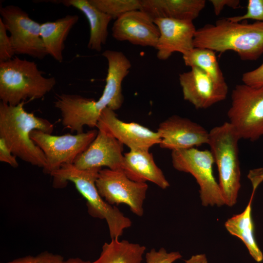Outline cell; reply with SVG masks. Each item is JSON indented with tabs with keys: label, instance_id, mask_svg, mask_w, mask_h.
Wrapping results in <instances>:
<instances>
[{
	"label": "cell",
	"instance_id": "cell-1",
	"mask_svg": "<svg viewBox=\"0 0 263 263\" xmlns=\"http://www.w3.org/2000/svg\"><path fill=\"white\" fill-rule=\"evenodd\" d=\"M194 47L223 53L236 52L244 61H255L263 54V21L233 22L227 18L196 30Z\"/></svg>",
	"mask_w": 263,
	"mask_h": 263
},
{
	"label": "cell",
	"instance_id": "cell-2",
	"mask_svg": "<svg viewBox=\"0 0 263 263\" xmlns=\"http://www.w3.org/2000/svg\"><path fill=\"white\" fill-rule=\"evenodd\" d=\"M24 102L16 106L0 103V138L12 153L22 160L43 169L46 165L44 153L31 139L35 130L52 134L54 125L49 120L26 112Z\"/></svg>",
	"mask_w": 263,
	"mask_h": 263
},
{
	"label": "cell",
	"instance_id": "cell-3",
	"mask_svg": "<svg viewBox=\"0 0 263 263\" xmlns=\"http://www.w3.org/2000/svg\"><path fill=\"white\" fill-rule=\"evenodd\" d=\"M101 169L81 170L73 164H66L50 175L53 177V186L56 188H64L68 182H72L86 200L89 214L94 218L105 220L111 239H119L132 223L117 207L108 204L99 194L95 182Z\"/></svg>",
	"mask_w": 263,
	"mask_h": 263
},
{
	"label": "cell",
	"instance_id": "cell-4",
	"mask_svg": "<svg viewBox=\"0 0 263 263\" xmlns=\"http://www.w3.org/2000/svg\"><path fill=\"white\" fill-rule=\"evenodd\" d=\"M56 84L54 77H46L34 61L15 56L0 62V99L16 106L27 99H38Z\"/></svg>",
	"mask_w": 263,
	"mask_h": 263
},
{
	"label": "cell",
	"instance_id": "cell-5",
	"mask_svg": "<svg viewBox=\"0 0 263 263\" xmlns=\"http://www.w3.org/2000/svg\"><path fill=\"white\" fill-rule=\"evenodd\" d=\"M238 134L228 122L209 132L208 145L219 173V184L225 205L233 207L241 188Z\"/></svg>",
	"mask_w": 263,
	"mask_h": 263
},
{
	"label": "cell",
	"instance_id": "cell-6",
	"mask_svg": "<svg viewBox=\"0 0 263 263\" xmlns=\"http://www.w3.org/2000/svg\"><path fill=\"white\" fill-rule=\"evenodd\" d=\"M227 115L241 139L254 141L263 136V86L237 85Z\"/></svg>",
	"mask_w": 263,
	"mask_h": 263
},
{
	"label": "cell",
	"instance_id": "cell-7",
	"mask_svg": "<svg viewBox=\"0 0 263 263\" xmlns=\"http://www.w3.org/2000/svg\"><path fill=\"white\" fill-rule=\"evenodd\" d=\"M173 168L189 173L196 179L200 187V196L204 207H221L225 202L219 184L213 172L214 160L210 150L196 148L171 152Z\"/></svg>",
	"mask_w": 263,
	"mask_h": 263
},
{
	"label": "cell",
	"instance_id": "cell-8",
	"mask_svg": "<svg viewBox=\"0 0 263 263\" xmlns=\"http://www.w3.org/2000/svg\"><path fill=\"white\" fill-rule=\"evenodd\" d=\"M97 133L98 130L94 129L75 135L68 133L54 135L35 130L31 132L30 137L45 154L46 165L43 169V172L50 175L64 164H73L77 157L94 140Z\"/></svg>",
	"mask_w": 263,
	"mask_h": 263
},
{
	"label": "cell",
	"instance_id": "cell-9",
	"mask_svg": "<svg viewBox=\"0 0 263 263\" xmlns=\"http://www.w3.org/2000/svg\"><path fill=\"white\" fill-rule=\"evenodd\" d=\"M0 18L8 32L16 55L43 59L48 54L40 35V24L18 6L0 7Z\"/></svg>",
	"mask_w": 263,
	"mask_h": 263
},
{
	"label": "cell",
	"instance_id": "cell-10",
	"mask_svg": "<svg viewBox=\"0 0 263 263\" xmlns=\"http://www.w3.org/2000/svg\"><path fill=\"white\" fill-rule=\"evenodd\" d=\"M95 185L100 196L111 205H127L138 216L144 214L143 204L148 186L129 179L122 170L101 169Z\"/></svg>",
	"mask_w": 263,
	"mask_h": 263
},
{
	"label": "cell",
	"instance_id": "cell-11",
	"mask_svg": "<svg viewBox=\"0 0 263 263\" xmlns=\"http://www.w3.org/2000/svg\"><path fill=\"white\" fill-rule=\"evenodd\" d=\"M184 100L197 109H206L225 100L228 93L225 81H219L196 67L179 75Z\"/></svg>",
	"mask_w": 263,
	"mask_h": 263
},
{
	"label": "cell",
	"instance_id": "cell-12",
	"mask_svg": "<svg viewBox=\"0 0 263 263\" xmlns=\"http://www.w3.org/2000/svg\"><path fill=\"white\" fill-rule=\"evenodd\" d=\"M96 128L110 134L130 150H147L159 144L161 138L154 132L139 124L119 119L114 111L105 108L101 113Z\"/></svg>",
	"mask_w": 263,
	"mask_h": 263
},
{
	"label": "cell",
	"instance_id": "cell-13",
	"mask_svg": "<svg viewBox=\"0 0 263 263\" xmlns=\"http://www.w3.org/2000/svg\"><path fill=\"white\" fill-rule=\"evenodd\" d=\"M163 149L171 151L187 150L208 144L209 132L200 124L179 115H173L158 126Z\"/></svg>",
	"mask_w": 263,
	"mask_h": 263
},
{
	"label": "cell",
	"instance_id": "cell-14",
	"mask_svg": "<svg viewBox=\"0 0 263 263\" xmlns=\"http://www.w3.org/2000/svg\"><path fill=\"white\" fill-rule=\"evenodd\" d=\"M112 31L118 41L155 49L160 36L153 20L141 10L128 12L115 19Z\"/></svg>",
	"mask_w": 263,
	"mask_h": 263
},
{
	"label": "cell",
	"instance_id": "cell-15",
	"mask_svg": "<svg viewBox=\"0 0 263 263\" xmlns=\"http://www.w3.org/2000/svg\"><path fill=\"white\" fill-rule=\"evenodd\" d=\"M123 145L106 132L98 130L94 140L79 155L73 164L81 170L101 169L122 170L124 154Z\"/></svg>",
	"mask_w": 263,
	"mask_h": 263
},
{
	"label": "cell",
	"instance_id": "cell-16",
	"mask_svg": "<svg viewBox=\"0 0 263 263\" xmlns=\"http://www.w3.org/2000/svg\"><path fill=\"white\" fill-rule=\"evenodd\" d=\"M153 21L160 33L155 48L159 59L167 60L175 52L183 55L194 48L193 40L197 29L193 21L167 18L157 19Z\"/></svg>",
	"mask_w": 263,
	"mask_h": 263
},
{
	"label": "cell",
	"instance_id": "cell-17",
	"mask_svg": "<svg viewBox=\"0 0 263 263\" xmlns=\"http://www.w3.org/2000/svg\"><path fill=\"white\" fill-rule=\"evenodd\" d=\"M102 56L107 61L108 69L106 84L99 98L107 108L115 111L120 109L123 103L122 83L129 73L132 64L120 51L107 50Z\"/></svg>",
	"mask_w": 263,
	"mask_h": 263
},
{
	"label": "cell",
	"instance_id": "cell-18",
	"mask_svg": "<svg viewBox=\"0 0 263 263\" xmlns=\"http://www.w3.org/2000/svg\"><path fill=\"white\" fill-rule=\"evenodd\" d=\"M122 170L133 181L151 182L162 189L169 187L168 181L149 150H130L124 153Z\"/></svg>",
	"mask_w": 263,
	"mask_h": 263
},
{
	"label": "cell",
	"instance_id": "cell-19",
	"mask_svg": "<svg viewBox=\"0 0 263 263\" xmlns=\"http://www.w3.org/2000/svg\"><path fill=\"white\" fill-rule=\"evenodd\" d=\"M205 0H141V10L153 20L167 18L193 21L205 8Z\"/></svg>",
	"mask_w": 263,
	"mask_h": 263
},
{
	"label": "cell",
	"instance_id": "cell-20",
	"mask_svg": "<svg viewBox=\"0 0 263 263\" xmlns=\"http://www.w3.org/2000/svg\"><path fill=\"white\" fill-rule=\"evenodd\" d=\"M56 3L75 7L85 16L90 29L87 46L91 50L100 52L107 41L108 26L113 19L111 17L94 7L89 0H63L56 1Z\"/></svg>",
	"mask_w": 263,
	"mask_h": 263
},
{
	"label": "cell",
	"instance_id": "cell-21",
	"mask_svg": "<svg viewBox=\"0 0 263 263\" xmlns=\"http://www.w3.org/2000/svg\"><path fill=\"white\" fill-rule=\"evenodd\" d=\"M78 19L76 15H67L55 21L40 24V35L47 53L59 62L63 60L64 42Z\"/></svg>",
	"mask_w": 263,
	"mask_h": 263
},
{
	"label": "cell",
	"instance_id": "cell-22",
	"mask_svg": "<svg viewBox=\"0 0 263 263\" xmlns=\"http://www.w3.org/2000/svg\"><path fill=\"white\" fill-rule=\"evenodd\" d=\"M256 189L253 188L250 200L244 210L227 219L225 226L230 234L243 241L252 258L260 263L263 261V254L255 239L251 216V205Z\"/></svg>",
	"mask_w": 263,
	"mask_h": 263
},
{
	"label": "cell",
	"instance_id": "cell-23",
	"mask_svg": "<svg viewBox=\"0 0 263 263\" xmlns=\"http://www.w3.org/2000/svg\"><path fill=\"white\" fill-rule=\"evenodd\" d=\"M146 247L126 240L105 243L98 258L93 263H141Z\"/></svg>",
	"mask_w": 263,
	"mask_h": 263
},
{
	"label": "cell",
	"instance_id": "cell-24",
	"mask_svg": "<svg viewBox=\"0 0 263 263\" xmlns=\"http://www.w3.org/2000/svg\"><path fill=\"white\" fill-rule=\"evenodd\" d=\"M186 66L196 67L219 81H225L215 52L205 48L194 47L183 55Z\"/></svg>",
	"mask_w": 263,
	"mask_h": 263
},
{
	"label": "cell",
	"instance_id": "cell-25",
	"mask_svg": "<svg viewBox=\"0 0 263 263\" xmlns=\"http://www.w3.org/2000/svg\"><path fill=\"white\" fill-rule=\"evenodd\" d=\"M89 1L114 19L128 12L141 9V0H89Z\"/></svg>",
	"mask_w": 263,
	"mask_h": 263
},
{
	"label": "cell",
	"instance_id": "cell-26",
	"mask_svg": "<svg viewBox=\"0 0 263 263\" xmlns=\"http://www.w3.org/2000/svg\"><path fill=\"white\" fill-rule=\"evenodd\" d=\"M233 22H239L246 19L263 21V0H248L246 12L241 16L227 18Z\"/></svg>",
	"mask_w": 263,
	"mask_h": 263
},
{
	"label": "cell",
	"instance_id": "cell-27",
	"mask_svg": "<svg viewBox=\"0 0 263 263\" xmlns=\"http://www.w3.org/2000/svg\"><path fill=\"white\" fill-rule=\"evenodd\" d=\"M182 258L179 252H168L164 248L158 251L155 249H151L146 254V263H173Z\"/></svg>",
	"mask_w": 263,
	"mask_h": 263
},
{
	"label": "cell",
	"instance_id": "cell-28",
	"mask_svg": "<svg viewBox=\"0 0 263 263\" xmlns=\"http://www.w3.org/2000/svg\"><path fill=\"white\" fill-rule=\"evenodd\" d=\"M63 261L62 256L45 251L36 256L17 258L7 263H63Z\"/></svg>",
	"mask_w": 263,
	"mask_h": 263
},
{
	"label": "cell",
	"instance_id": "cell-29",
	"mask_svg": "<svg viewBox=\"0 0 263 263\" xmlns=\"http://www.w3.org/2000/svg\"><path fill=\"white\" fill-rule=\"evenodd\" d=\"M7 31L1 19L0 18V62L12 59L15 55Z\"/></svg>",
	"mask_w": 263,
	"mask_h": 263
},
{
	"label": "cell",
	"instance_id": "cell-30",
	"mask_svg": "<svg viewBox=\"0 0 263 263\" xmlns=\"http://www.w3.org/2000/svg\"><path fill=\"white\" fill-rule=\"evenodd\" d=\"M242 80L244 84L250 86H263V62L256 69L244 73Z\"/></svg>",
	"mask_w": 263,
	"mask_h": 263
},
{
	"label": "cell",
	"instance_id": "cell-31",
	"mask_svg": "<svg viewBox=\"0 0 263 263\" xmlns=\"http://www.w3.org/2000/svg\"><path fill=\"white\" fill-rule=\"evenodd\" d=\"M0 161L8 164L13 168H17L19 166L16 156L13 155L4 140L1 138H0Z\"/></svg>",
	"mask_w": 263,
	"mask_h": 263
},
{
	"label": "cell",
	"instance_id": "cell-32",
	"mask_svg": "<svg viewBox=\"0 0 263 263\" xmlns=\"http://www.w3.org/2000/svg\"><path fill=\"white\" fill-rule=\"evenodd\" d=\"M212 4L213 11L216 16L219 15L225 6L237 9L240 7L239 0H210Z\"/></svg>",
	"mask_w": 263,
	"mask_h": 263
},
{
	"label": "cell",
	"instance_id": "cell-33",
	"mask_svg": "<svg viewBox=\"0 0 263 263\" xmlns=\"http://www.w3.org/2000/svg\"><path fill=\"white\" fill-rule=\"evenodd\" d=\"M185 262L186 263H208L207 258L205 254L193 255Z\"/></svg>",
	"mask_w": 263,
	"mask_h": 263
},
{
	"label": "cell",
	"instance_id": "cell-34",
	"mask_svg": "<svg viewBox=\"0 0 263 263\" xmlns=\"http://www.w3.org/2000/svg\"><path fill=\"white\" fill-rule=\"evenodd\" d=\"M63 263H93V262L84 261L79 258H72L67 260H64Z\"/></svg>",
	"mask_w": 263,
	"mask_h": 263
}]
</instances>
